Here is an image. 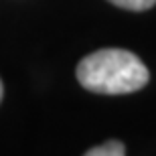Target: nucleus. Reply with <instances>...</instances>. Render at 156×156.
I'll return each mask as SVG.
<instances>
[{"mask_svg": "<svg viewBox=\"0 0 156 156\" xmlns=\"http://www.w3.org/2000/svg\"><path fill=\"white\" fill-rule=\"evenodd\" d=\"M77 79L93 93L122 95L142 89L150 73L140 57L126 49H99L79 61Z\"/></svg>", "mask_w": 156, "mask_h": 156, "instance_id": "nucleus-1", "label": "nucleus"}, {"mask_svg": "<svg viewBox=\"0 0 156 156\" xmlns=\"http://www.w3.org/2000/svg\"><path fill=\"white\" fill-rule=\"evenodd\" d=\"M83 156H126V148H124V144L118 142V140H108L104 144L87 150Z\"/></svg>", "mask_w": 156, "mask_h": 156, "instance_id": "nucleus-2", "label": "nucleus"}, {"mask_svg": "<svg viewBox=\"0 0 156 156\" xmlns=\"http://www.w3.org/2000/svg\"><path fill=\"white\" fill-rule=\"evenodd\" d=\"M112 4L120 6V8H126V10H134V12H142L148 10L156 4V0H110Z\"/></svg>", "mask_w": 156, "mask_h": 156, "instance_id": "nucleus-3", "label": "nucleus"}, {"mask_svg": "<svg viewBox=\"0 0 156 156\" xmlns=\"http://www.w3.org/2000/svg\"><path fill=\"white\" fill-rule=\"evenodd\" d=\"M2 93H4V87H2V81H0V99H2Z\"/></svg>", "mask_w": 156, "mask_h": 156, "instance_id": "nucleus-4", "label": "nucleus"}]
</instances>
